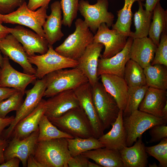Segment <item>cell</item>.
I'll list each match as a JSON object with an SVG mask.
<instances>
[{"mask_svg": "<svg viewBox=\"0 0 167 167\" xmlns=\"http://www.w3.org/2000/svg\"><path fill=\"white\" fill-rule=\"evenodd\" d=\"M33 156L43 167H68L72 157L65 138L37 142Z\"/></svg>", "mask_w": 167, "mask_h": 167, "instance_id": "obj_1", "label": "cell"}, {"mask_svg": "<svg viewBox=\"0 0 167 167\" xmlns=\"http://www.w3.org/2000/svg\"><path fill=\"white\" fill-rule=\"evenodd\" d=\"M66 69L55 71L44 77L46 89L44 97L49 98L64 91L74 90L88 82L86 76L78 68Z\"/></svg>", "mask_w": 167, "mask_h": 167, "instance_id": "obj_2", "label": "cell"}, {"mask_svg": "<svg viewBox=\"0 0 167 167\" xmlns=\"http://www.w3.org/2000/svg\"><path fill=\"white\" fill-rule=\"evenodd\" d=\"M54 126L74 138L94 137L89 121L80 107L72 108L57 118H48Z\"/></svg>", "mask_w": 167, "mask_h": 167, "instance_id": "obj_3", "label": "cell"}, {"mask_svg": "<svg viewBox=\"0 0 167 167\" xmlns=\"http://www.w3.org/2000/svg\"><path fill=\"white\" fill-rule=\"evenodd\" d=\"M75 25L74 32L70 35L55 50L63 56L77 60L87 47L93 42L94 35L82 19H76Z\"/></svg>", "mask_w": 167, "mask_h": 167, "instance_id": "obj_4", "label": "cell"}, {"mask_svg": "<svg viewBox=\"0 0 167 167\" xmlns=\"http://www.w3.org/2000/svg\"><path fill=\"white\" fill-rule=\"evenodd\" d=\"M49 3L45 4L36 11H32L28 9L25 1L16 11L7 14H0V20L4 23L28 27L45 38L42 27L48 16L47 10Z\"/></svg>", "mask_w": 167, "mask_h": 167, "instance_id": "obj_5", "label": "cell"}, {"mask_svg": "<svg viewBox=\"0 0 167 167\" xmlns=\"http://www.w3.org/2000/svg\"><path fill=\"white\" fill-rule=\"evenodd\" d=\"M167 121L162 118L136 110L129 115L123 117V126L127 147L132 146L143 133L157 125L166 124Z\"/></svg>", "mask_w": 167, "mask_h": 167, "instance_id": "obj_6", "label": "cell"}, {"mask_svg": "<svg viewBox=\"0 0 167 167\" xmlns=\"http://www.w3.org/2000/svg\"><path fill=\"white\" fill-rule=\"evenodd\" d=\"M92 98L96 113L104 130L116 120L120 109L113 97L98 82L92 87Z\"/></svg>", "mask_w": 167, "mask_h": 167, "instance_id": "obj_7", "label": "cell"}, {"mask_svg": "<svg viewBox=\"0 0 167 167\" xmlns=\"http://www.w3.org/2000/svg\"><path fill=\"white\" fill-rule=\"evenodd\" d=\"M29 62L35 65V75L37 79H41L47 74L58 70L76 67L77 60L63 56L57 53L52 45L49 44L48 49L45 54L28 57Z\"/></svg>", "mask_w": 167, "mask_h": 167, "instance_id": "obj_8", "label": "cell"}, {"mask_svg": "<svg viewBox=\"0 0 167 167\" xmlns=\"http://www.w3.org/2000/svg\"><path fill=\"white\" fill-rule=\"evenodd\" d=\"M108 0H97L95 4H90L87 0L79 2L78 11L84 18V21L90 30L95 34L100 25L105 23L109 27L113 24L114 16L108 11Z\"/></svg>", "mask_w": 167, "mask_h": 167, "instance_id": "obj_9", "label": "cell"}, {"mask_svg": "<svg viewBox=\"0 0 167 167\" xmlns=\"http://www.w3.org/2000/svg\"><path fill=\"white\" fill-rule=\"evenodd\" d=\"M46 89L45 78L36 80L33 87L25 91L26 97L19 109L16 111V115L9 127L5 129L0 138L10 139L13 131L17 124L31 113L38 105Z\"/></svg>", "mask_w": 167, "mask_h": 167, "instance_id": "obj_10", "label": "cell"}, {"mask_svg": "<svg viewBox=\"0 0 167 167\" xmlns=\"http://www.w3.org/2000/svg\"><path fill=\"white\" fill-rule=\"evenodd\" d=\"M128 37L116 30L110 29L104 23L101 24L93 36V42L105 46L101 58H111L121 51L125 46Z\"/></svg>", "mask_w": 167, "mask_h": 167, "instance_id": "obj_11", "label": "cell"}, {"mask_svg": "<svg viewBox=\"0 0 167 167\" xmlns=\"http://www.w3.org/2000/svg\"><path fill=\"white\" fill-rule=\"evenodd\" d=\"M6 28L22 44L28 57L34 56L35 53L43 54L47 51L49 44L45 38L20 25Z\"/></svg>", "mask_w": 167, "mask_h": 167, "instance_id": "obj_12", "label": "cell"}, {"mask_svg": "<svg viewBox=\"0 0 167 167\" xmlns=\"http://www.w3.org/2000/svg\"><path fill=\"white\" fill-rule=\"evenodd\" d=\"M80 106L87 115L92 129L93 136L98 139L105 131L94 106L92 98V87L88 82L74 90Z\"/></svg>", "mask_w": 167, "mask_h": 167, "instance_id": "obj_13", "label": "cell"}, {"mask_svg": "<svg viewBox=\"0 0 167 167\" xmlns=\"http://www.w3.org/2000/svg\"><path fill=\"white\" fill-rule=\"evenodd\" d=\"M39 133L38 129L23 139H11L4 151L5 161L17 157L20 159L23 167H27L28 158L31 154L33 155Z\"/></svg>", "mask_w": 167, "mask_h": 167, "instance_id": "obj_14", "label": "cell"}, {"mask_svg": "<svg viewBox=\"0 0 167 167\" xmlns=\"http://www.w3.org/2000/svg\"><path fill=\"white\" fill-rule=\"evenodd\" d=\"M2 66L1 68L0 87L11 88L25 92L27 86L34 83L37 78L35 74L20 72L11 65L9 58L4 56Z\"/></svg>", "mask_w": 167, "mask_h": 167, "instance_id": "obj_15", "label": "cell"}, {"mask_svg": "<svg viewBox=\"0 0 167 167\" xmlns=\"http://www.w3.org/2000/svg\"><path fill=\"white\" fill-rule=\"evenodd\" d=\"M133 39L128 37L123 49L114 56L99 59L97 69L98 77L103 74H109L123 77L126 65L130 59V50Z\"/></svg>", "mask_w": 167, "mask_h": 167, "instance_id": "obj_16", "label": "cell"}, {"mask_svg": "<svg viewBox=\"0 0 167 167\" xmlns=\"http://www.w3.org/2000/svg\"><path fill=\"white\" fill-rule=\"evenodd\" d=\"M0 50L4 56L19 64L24 73L35 74L36 69L29 62L23 46L12 34H8L0 42Z\"/></svg>", "mask_w": 167, "mask_h": 167, "instance_id": "obj_17", "label": "cell"}, {"mask_svg": "<svg viewBox=\"0 0 167 167\" xmlns=\"http://www.w3.org/2000/svg\"><path fill=\"white\" fill-rule=\"evenodd\" d=\"M44 114L48 118L58 117L69 110L80 106L74 90L64 91L49 97L46 101Z\"/></svg>", "mask_w": 167, "mask_h": 167, "instance_id": "obj_18", "label": "cell"}, {"mask_svg": "<svg viewBox=\"0 0 167 167\" xmlns=\"http://www.w3.org/2000/svg\"><path fill=\"white\" fill-rule=\"evenodd\" d=\"M103 47L101 44L93 42L87 47L83 54L77 60L78 64L76 67L86 76L92 87L99 82L97 75L98 61Z\"/></svg>", "mask_w": 167, "mask_h": 167, "instance_id": "obj_19", "label": "cell"}, {"mask_svg": "<svg viewBox=\"0 0 167 167\" xmlns=\"http://www.w3.org/2000/svg\"><path fill=\"white\" fill-rule=\"evenodd\" d=\"M46 101L42 99L37 106L29 114L20 120L15 126L10 139H22L38 130L39 122L46 111Z\"/></svg>", "mask_w": 167, "mask_h": 167, "instance_id": "obj_20", "label": "cell"}, {"mask_svg": "<svg viewBox=\"0 0 167 167\" xmlns=\"http://www.w3.org/2000/svg\"><path fill=\"white\" fill-rule=\"evenodd\" d=\"M100 76L106 91L114 98L120 109L123 111L127 104L128 91L123 78L109 74H103Z\"/></svg>", "mask_w": 167, "mask_h": 167, "instance_id": "obj_21", "label": "cell"}, {"mask_svg": "<svg viewBox=\"0 0 167 167\" xmlns=\"http://www.w3.org/2000/svg\"><path fill=\"white\" fill-rule=\"evenodd\" d=\"M51 12L43 26L45 38L49 45H52L64 36L62 31V19L60 2L55 1L50 6Z\"/></svg>", "mask_w": 167, "mask_h": 167, "instance_id": "obj_22", "label": "cell"}, {"mask_svg": "<svg viewBox=\"0 0 167 167\" xmlns=\"http://www.w3.org/2000/svg\"><path fill=\"white\" fill-rule=\"evenodd\" d=\"M157 48L147 37L133 39L130 50V59L144 68L151 64Z\"/></svg>", "mask_w": 167, "mask_h": 167, "instance_id": "obj_23", "label": "cell"}, {"mask_svg": "<svg viewBox=\"0 0 167 167\" xmlns=\"http://www.w3.org/2000/svg\"><path fill=\"white\" fill-rule=\"evenodd\" d=\"M167 104V91L148 87L138 110L162 118V110Z\"/></svg>", "mask_w": 167, "mask_h": 167, "instance_id": "obj_24", "label": "cell"}, {"mask_svg": "<svg viewBox=\"0 0 167 167\" xmlns=\"http://www.w3.org/2000/svg\"><path fill=\"white\" fill-rule=\"evenodd\" d=\"M133 146H126L119 151L124 167H146L148 161L145 146L142 137Z\"/></svg>", "mask_w": 167, "mask_h": 167, "instance_id": "obj_25", "label": "cell"}, {"mask_svg": "<svg viewBox=\"0 0 167 167\" xmlns=\"http://www.w3.org/2000/svg\"><path fill=\"white\" fill-rule=\"evenodd\" d=\"M111 126V129L98 139L105 147L119 151L127 146L123 126V110H120L116 120Z\"/></svg>", "mask_w": 167, "mask_h": 167, "instance_id": "obj_26", "label": "cell"}, {"mask_svg": "<svg viewBox=\"0 0 167 167\" xmlns=\"http://www.w3.org/2000/svg\"><path fill=\"white\" fill-rule=\"evenodd\" d=\"M101 167H124L119 151L105 147L91 150L81 154Z\"/></svg>", "mask_w": 167, "mask_h": 167, "instance_id": "obj_27", "label": "cell"}, {"mask_svg": "<svg viewBox=\"0 0 167 167\" xmlns=\"http://www.w3.org/2000/svg\"><path fill=\"white\" fill-rule=\"evenodd\" d=\"M152 21L151 22L148 34L150 38L157 46L161 34L167 32V11L158 3L153 11Z\"/></svg>", "mask_w": 167, "mask_h": 167, "instance_id": "obj_28", "label": "cell"}, {"mask_svg": "<svg viewBox=\"0 0 167 167\" xmlns=\"http://www.w3.org/2000/svg\"><path fill=\"white\" fill-rule=\"evenodd\" d=\"M143 69L147 85L148 87L167 90V66L159 64H151Z\"/></svg>", "mask_w": 167, "mask_h": 167, "instance_id": "obj_29", "label": "cell"}, {"mask_svg": "<svg viewBox=\"0 0 167 167\" xmlns=\"http://www.w3.org/2000/svg\"><path fill=\"white\" fill-rule=\"evenodd\" d=\"M144 0H124L123 7L117 12V19L115 23L112 25V29L128 37L130 36L132 32L131 27L132 24V5L135 2H143Z\"/></svg>", "mask_w": 167, "mask_h": 167, "instance_id": "obj_30", "label": "cell"}, {"mask_svg": "<svg viewBox=\"0 0 167 167\" xmlns=\"http://www.w3.org/2000/svg\"><path fill=\"white\" fill-rule=\"evenodd\" d=\"M139 8L134 15V22L135 30L132 32L130 36L133 39L141 38L148 35L152 12L143 9L142 2H138Z\"/></svg>", "mask_w": 167, "mask_h": 167, "instance_id": "obj_31", "label": "cell"}, {"mask_svg": "<svg viewBox=\"0 0 167 167\" xmlns=\"http://www.w3.org/2000/svg\"><path fill=\"white\" fill-rule=\"evenodd\" d=\"M68 147L71 156L81 154L91 150L105 147L101 142L94 137L88 138L75 137L66 138Z\"/></svg>", "mask_w": 167, "mask_h": 167, "instance_id": "obj_32", "label": "cell"}, {"mask_svg": "<svg viewBox=\"0 0 167 167\" xmlns=\"http://www.w3.org/2000/svg\"><path fill=\"white\" fill-rule=\"evenodd\" d=\"M123 78L128 87L147 85L143 68L131 59L126 65Z\"/></svg>", "mask_w": 167, "mask_h": 167, "instance_id": "obj_33", "label": "cell"}, {"mask_svg": "<svg viewBox=\"0 0 167 167\" xmlns=\"http://www.w3.org/2000/svg\"><path fill=\"white\" fill-rule=\"evenodd\" d=\"M38 128L37 142L60 138H74L71 135L58 129L45 114L42 116L39 122Z\"/></svg>", "mask_w": 167, "mask_h": 167, "instance_id": "obj_34", "label": "cell"}, {"mask_svg": "<svg viewBox=\"0 0 167 167\" xmlns=\"http://www.w3.org/2000/svg\"><path fill=\"white\" fill-rule=\"evenodd\" d=\"M148 87L147 85L128 87V98L125 109L123 111V117L128 116L138 109Z\"/></svg>", "mask_w": 167, "mask_h": 167, "instance_id": "obj_35", "label": "cell"}, {"mask_svg": "<svg viewBox=\"0 0 167 167\" xmlns=\"http://www.w3.org/2000/svg\"><path fill=\"white\" fill-rule=\"evenodd\" d=\"M25 92L17 91L6 100L0 102V117H6L11 111H17L23 103Z\"/></svg>", "mask_w": 167, "mask_h": 167, "instance_id": "obj_36", "label": "cell"}, {"mask_svg": "<svg viewBox=\"0 0 167 167\" xmlns=\"http://www.w3.org/2000/svg\"><path fill=\"white\" fill-rule=\"evenodd\" d=\"M79 2V0H61L60 2L63 15L62 24L64 26H71L77 16Z\"/></svg>", "mask_w": 167, "mask_h": 167, "instance_id": "obj_37", "label": "cell"}, {"mask_svg": "<svg viewBox=\"0 0 167 167\" xmlns=\"http://www.w3.org/2000/svg\"><path fill=\"white\" fill-rule=\"evenodd\" d=\"M147 153L157 160L162 167H167V138L161 139L157 145L145 146Z\"/></svg>", "mask_w": 167, "mask_h": 167, "instance_id": "obj_38", "label": "cell"}, {"mask_svg": "<svg viewBox=\"0 0 167 167\" xmlns=\"http://www.w3.org/2000/svg\"><path fill=\"white\" fill-rule=\"evenodd\" d=\"M159 64L167 66V34L163 33L156 49L153 60L151 65Z\"/></svg>", "mask_w": 167, "mask_h": 167, "instance_id": "obj_39", "label": "cell"}, {"mask_svg": "<svg viewBox=\"0 0 167 167\" xmlns=\"http://www.w3.org/2000/svg\"><path fill=\"white\" fill-rule=\"evenodd\" d=\"M150 129L149 133L151 138L149 143L157 142L167 138V126L166 124L156 125Z\"/></svg>", "mask_w": 167, "mask_h": 167, "instance_id": "obj_40", "label": "cell"}, {"mask_svg": "<svg viewBox=\"0 0 167 167\" xmlns=\"http://www.w3.org/2000/svg\"><path fill=\"white\" fill-rule=\"evenodd\" d=\"M24 2V0H0V14L5 15L10 13Z\"/></svg>", "mask_w": 167, "mask_h": 167, "instance_id": "obj_41", "label": "cell"}, {"mask_svg": "<svg viewBox=\"0 0 167 167\" xmlns=\"http://www.w3.org/2000/svg\"><path fill=\"white\" fill-rule=\"evenodd\" d=\"M88 159L82 154L72 156L68 162L69 167H88Z\"/></svg>", "mask_w": 167, "mask_h": 167, "instance_id": "obj_42", "label": "cell"}, {"mask_svg": "<svg viewBox=\"0 0 167 167\" xmlns=\"http://www.w3.org/2000/svg\"><path fill=\"white\" fill-rule=\"evenodd\" d=\"M51 0H29L27 6L29 9L35 11L37 8L45 4L49 3Z\"/></svg>", "mask_w": 167, "mask_h": 167, "instance_id": "obj_43", "label": "cell"}, {"mask_svg": "<svg viewBox=\"0 0 167 167\" xmlns=\"http://www.w3.org/2000/svg\"><path fill=\"white\" fill-rule=\"evenodd\" d=\"M17 91L14 88L0 87V102L7 99Z\"/></svg>", "mask_w": 167, "mask_h": 167, "instance_id": "obj_44", "label": "cell"}, {"mask_svg": "<svg viewBox=\"0 0 167 167\" xmlns=\"http://www.w3.org/2000/svg\"><path fill=\"white\" fill-rule=\"evenodd\" d=\"M15 116L2 118L0 117V138L4 130L7 126H9L12 122Z\"/></svg>", "mask_w": 167, "mask_h": 167, "instance_id": "obj_45", "label": "cell"}, {"mask_svg": "<svg viewBox=\"0 0 167 167\" xmlns=\"http://www.w3.org/2000/svg\"><path fill=\"white\" fill-rule=\"evenodd\" d=\"M10 140V139L0 138V165L5 162L4 152Z\"/></svg>", "mask_w": 167, "mask_h": 167, "instance_id": "obj_46", "label": "cell"}, {"mask_svg": "<svg viewBox=\"0 0 167 167\" xmlns=\"http://www.w3.org/2000/svg\"><path fill=\"white\" fill-rule=\"evenodd\" d=\"M21 161L17 157H13L0 165V167H19Z\"/></svg>", "mask_w": 167, "mask_h": 167, "instance_id": "obj_47", "label": "cell"}, {"mask_svg": "<svg viewBox=\"0 0 167 167\" xmlns=\"http://www.w3.org/2000/svg\"><path fill=\"white\" fill-rule=\"evenodd\" d=\"M161 0H146L145 3L143 5L145 10L148 11L152 12L156 4Z\"/></svg>", "mask_w": 167, "mask_h": 167, "instance_id": "obj_48", "label": "cell"}, {"mask_svg": "<svg viewBox=\"0 0 167 167\" xmlns=\"http://www.w3.org/2000/svg\"><path fill=\"white\" fill-rule=\"evenodd\" d=\"M27 167H43V166L36 160L33 154H31L27 159Z\"/></svg>", "mask_w": 167, "mask_h": 167, "instance_id": "obj_49", "label": "cell"}, {"mask_svg": "<svg viewBox=\"0 0 167 167\" xmlns=\"http://www.w3.org/2000/svg\"><path fill=\"white\" fill-rule=\"evenodd\" d=\"M2 23L0 20V42L8 34H10L6 28V27L3 25Z\"/></svg>", "mask_w": 167, "mask_h": 167, "instance_id": "obj_50", "label": "cell"}, {"mask_svg": "<svg viewBox=\"0 0 167 167\" xmlns=\"http://www.w3.org/2000/svg\"><path fill=\"white\" fill-rule=\"evenodd\" d=\"M162 118L167 121V104H166L162 110Z\"/></svg>", "mask_w": 167, "mask_h": 167, "instance_id": "obj_51", "label": "cell"}, {"mask_svg": "<svg viewBox=\"0 0 167 167\" xmlns=\"http://www.w3.org/2000/svg\"><path fill=\"white\" fill-rule=\"evenodd\" d=\"M88 167H101V166L97 163H95L88 161Z\"/></svg>", "mask_w": 167, "mask_h": 167, "instance_id": "obj_52", "label": "cell"}, {"mask_svg": "<svg viewBox=\"0 0 167 167\" xmlns=\"http://www.w3.org/2000/svg\"><path fill=\"white\" fill-rule=\"evenodd\" d=\"M2 53L0 50V67L2 68L3 63L4 57L1 54Z\"/></svg>", "mask_w": 167, "mask_h": 167, "instance_id": "obj_53", "label": "cell"}, {"mask_svg": "<svg viewBox=\"0 0 167 167\" xmlns=\"http://www.w3.org/2000/svg\"><path fill=\"white\" fill-rule=\"evenodd\" d=\"M148 166L150 167H158L157 165L155 162L152 163V164H149Z\"/></svg>", "mask_w": 167, "mask_h": 167, "instance_id": "obj_54", "label": "cell"}, {"mask_svg": "<svg viewBox=\"0 0 167 167\" xmlns=\"http://www.w3.org/2000/svg\"><path fill=\"white\" fill-rule=\"evenodd\" d=\"M1 68L0 67V75H1Z\"/></svg>", "mask_w": 167, "mask_h": 167, "instance_id": "obj_55", "label": "cell"}]
</instances>
